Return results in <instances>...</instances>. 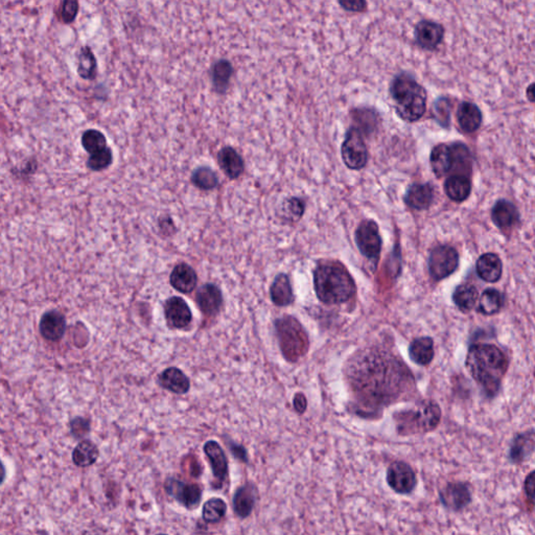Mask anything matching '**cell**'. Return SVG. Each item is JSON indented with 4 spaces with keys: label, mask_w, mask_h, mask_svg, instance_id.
<instances>
[{
    "label": "cell",
    "mask_w": 535,
    "mask_h": 535,
    "mask_svg": "<svg viewBox=\"0 0 535 535\" xmlns=\"http://www.w3.org/2000/svg\"><path fill=\"white\" fill-rule=\"evenodd\" d=\"M112 151L109 148H104L100 152L91 154L87 161L89 169L93 170H102L107 169L112 163Z\"/></svg>",
    "instance_id": "obj_41"
},
{
    "label": "cell",
    "mask_w": 535,
    "mask_h": 535,
    "mask_svg": "<svg viewBox=\"0 0 535 535\" xmlns=\"http://www.w3.org/2000/svg\"><path fill=\"white\" fill-rule=\"evenodd\" d=\"M535 441L531 436L519 435L512 442L510 449V457L512 461H523L527 453L534 449Z\"/></svg>",
    "instance_id": "obj_39"
},
{
    "label": "cell",
    "mask_w": 535,
    "mask_h": 535,
    "mask_svg": "<svg viewBox=\"0 0 535 535\" xmlns=\"http://www.w3.org/2000/svg\"><path fill=\"white\" fill-rule=\"evenodd\" d=\"M338 2L347 12L364 13L367 10L366 0H338Z\"/></svg>",
    "instance_id": "obj_45"
},
{
    "label": "cell",
    "mask_w": 535,
    "mask_h": 535,
    "mask_svg": "<svg viewBox=\"0 0 535 535\" xmlns=\"http://www.w3.org/2000/svg\"><path fill=\"white\" fill-rule=\"evenodd\" d=\"M387 483L395 493L408 495L411 493L416 486V475L408 463L393 462L387 471Z\"/></svg>",
    "instance_id": "obj_11"
},
{
    "label": "cell",
    "mask_w": 535,
    "mask_h": 535,
    "mask_svg": "<svg viewBox=\"0 0 535 535\" xmlns=\"http://www.w3.org/2000/svg\"><path fill=\"white\" fill-rule=\"evenodd\" d=\"M196 301L203 315L213 318L217 316L222 309V291L215 283H206L196 292Z\"/></svg>",
    "instance_id": "obj_14"
},
{
    "label": "cell",
    "mask_w": 535,
    "mask_h": 535,
    "mask_svg": "<svg viewBox=\"0 0 535 535\" xmlns=\"http://www.w3.org/2000/svg\"><path fill=\"white\" fill-rule=\"evenodd\" d=\"M435 196L431 183H413L408 187L404 196V202L413 211H427L430 208Z\"/></svg>",
    "instance_id": "obj_15"
},
{
    "label": "cell",
    "mask_w": 535,
    "mask_h": 535,
    "mask_svg": "<svg viewBox=\"0 0 535 535\" xmlns=\"http://www.w3.org/2000/svg\"><path fill=\"white\" fill-rule=\"evenodd\" d=\"M165 321L169 327L172 329H184L189 327L193 321V313L191 307L184 299L178 296H172L167 299L163 307Z\"/></svg>",
    "instance_id": "obj_12"
},
{
    "label": "cell",
    "mask_w": 535,
    "mask_h": 535,
    "mask_svg": "<svg viewBox=\"0 0 535 535\" xmlns=\"http://www.w3.org/2000/svg\"><path fill=\"white\" fill-rule=\"evenodd\" d=\"M434 341L430 337L416 338L409 346V357L419 366H428L433 361Z\"/></svg>",
    "instance_id": "obj_30"
},
{
    "label": "cell",
    "mask_w": 535,
    "mask_h": 535,
    "mask_svg": "<svg viewBox=\"0 0 535 535\" xmlns=\"http://www.w3.org/2000/svg\"><path fill=\"white\" fill-rule=\"evenodd\" d=\"M227 504L221 498H211L202 508V519L207 524H217L226 515Z\"/></svg>",
    "instance_id": "obj_36"
},
{
    "label": "cell",
    "mask_w": 535,
    "mask_h": 535,
    "mask_svg": "<svg viewBox=\"0 0 535 535\" xmlns=\"http://www.w3.org/2000/svg\"><path fill=\"white\" fill-rule=\"evenodd\" d=\"M270 297L276 307H289L294 302V291L287 273H279L275 276L270 287Z\"/></svg>",
    "instance_id": "obj_22"
},
{
    "label": "cell",
    "mask_w": 535,
    "mask_h": 535,
    "mask_svg": "<svg viewBox=\"0 0 535 535\" xmlns=\"http://www.w3.org/2000/svg\"><path fill=\"white\" fill-rule=\"evenodd\" d=\"M353 127L359 129L362 134H371L377 130L381 117L375 109L370 107H360L351 111Z\"/></svg>",
    "instance_id": "obj_27"
},
{
    "label": "cell",
    "mask_w": 535,
    "mask_h": 535,
    "mask_svg": "<svg viewBox=\"0 0 535 535\" xmlns=\"http://www.w3.org/2000/svg\"><path fill=\"white\" fill-rule=\"evenodd\" d=\"M100 457V449L98 445L93 441L85 439L76 445L73 451L74 464L76 466L85 469V467L91 466L98 461Z\"/></svg>",
    "instance_id": "obj_31"
},
{
    "label": "cell",
    "mask_w": 535,
    "mask_h": 535,
    "mask_svg": "<svg viewBox=\"0 0 535 535\" xmlns=\"http://www.w3.org/2000/svg\"><path fill=\"white\" fill-rule=\"evenodd\" d=\"M205 455L211 464L215 479L222 484L228 476V459L220 443L216 440H208L203 447Z\"/></svg>",
    "instance_id": "obj_18"
},
{
    "label": "cell",
    "mask_w": 535,
    "mask_h": 535,
    "mask_svg": "<svg viewBox=\"0 0 535 535\" xmlns=\"http://www.w3.org/2000/svg\"><path fill=\"white\" fill-rule=\"evenodd\" d=\"M67 323L65 316L56 310L45 312L39 322V331L43 339L49 342H60L66 333Z\"/></svg>",
    "instance_id": "obj_13"
},
{
    "label": "cell",
    "mask_w": 535,
    "mask_h": 535,
    "mask_svg": "<svg viewBox=\"0 0 535 535\" xmlns=\"http://www.w3.org/2000/svg\"><path fill=\"white\" fill-rule=\"evenodd\" d=\"M274 324L283 357L290 362L298 361L309 351L307 331L293 316L281 317L275 321Z\"/></svg>",
    "instance_id": "obj_6"
},
{
    "label": "cell",
    "mask_w": 535,
    "mask_h": 535,
    "mask_svg": "<svg viewBox=\"0 0 535 535\" xmlns=\"http://www.w3.org/2000/svg\"><path fill=\"white\" fill-rule=\"evenodd\" d=\"M449 107V104H447V100H443V98H441V100H438V102L435 104V111L436 114H437V119L439 122H440L442 126L445 127V122H449V119H447V117L445 115V109Z\"/></svg>",
    "instance_id": "obj_47"
},
{
    "label": "cell",
    "mask_w": 535,
    "mask_h": 535,
    "mask_svg": "<svg viewBox=\"0 0 535 535\" xmlns=\"http://www.w3.org/2000/svg\"><path fill=\"white\" fill-rule=\"evenodd\" d=\"M441 502L445 507L452 510H462L471 501V491L469 487L459 482L449 483L439 493Z\"/></svg>",
    "instance_id": "obj_17"
},
{
    "label": "cell",
    "mask_w": 535,
    "mask_h": 535,
    "mask_svg": "<svg viewBox=\"0 0 535 535\" xmlns=\"http://www.w3.org/2000/svg\"><path fill=\"white\" fill-rule=\"evenodd\" d=\"M454 155H455V165L454 174L465 175L467 176L471 172V157L469 148L461 143H453Z\"/></svg>",
    "instance_id": "obj_38"
},
{
    "label": "cell",
    "mask_w": 535,
    "mask_h": 535,
    "mask_svg": "<svg viewBox=\"0 0 535 535\" xmlns=\"http://www.w3.org/2000/svg\"><path fill=\"white\" fill-rule=\"evenodd\" d=\"M442 25L430 20H421L417 23L414 30V38L421 49L434 50L437 49L443 39Z\"/></svg>",
    "instance_id": "obj_16"
},
{
    "label": "cell",
    "mask_w": 535,
    "mask_h": 535,
    "mask_svg": "<svg viewBox=\"0 0 535 535\" xmlns=\"http://www.w3.org/2000/svg\"><path fill=\"white\" fill-rule=\"evenodd\" d=\"M476 271L482 281L491 283H498L503 273V264L495 253H486L478 259Z\"/></svg>",
    "instance_id": "obj_24"
},
{
    "label": "cell",
    "mask_w": 535,
    "mask_h": 535,
    "mask_svg": "<svg viewBox=\"0 0 535 535\" xmlns=\"http://www.w3.org/2000/svg\"><path fill=\"white\" fill-rule=\"evenodd\" d=\"M230 449L233 455L235 456L237 459H241L242 461H247L246 449L242 445H233L230 447Z\"/></svg>",
    "instance_id": "obj_49"
},
{
    "label": "cell",
    "mask_w": 535,
    "mask_h": 535,
    "mask_svg": "<svg viewBox=\"0 0 535 535\" xmlns=\"http://www.w3.org/2000/svg\"><path fill=\"white\" fill-rule=\"evenodd\" d=\"M314 290L317 298L324 305L348 302L357 294V285L341 261L323 259L313 270Z\"/></svg>",
    "instance_id": "obj_3"
},
{
    "label": "cell",
    "mask_w": 535,
    "mask_h": 535,
    "mask_svg": "<svg viewBox=\"0 0 535 535\" xmlns=\"http://www.w3.org/2000/svg\"><path fill=\"white\" fill-rule=\"evenodd\" d=\"M452 298L460 311L463 313H469L477 305L479 293L475 286L463 283L456 288Z\"/></svg>",
    "instance_id": "obj_33"
},
{
    "label": "cell",
    "mask_w": 535,
    "mask_h": 535,
    "mask_svg": "<svg viewBox=\"0 0 535 535\" xmlns=\"http://www.w3.org/2000/svg\"><path fill=\"white\" fill-rule=\"evenodd\" d=\"M445 195L454 202H463L471 193V182L469 176L453 174L445 181Z\"/></svg>",
    "instance_id": "obj_26"
},
{
    "label": "cell",
    "mask_w": 535,
    "mask_h": 535,
    "mask_svg": "<svg viewBox=\"0 0 535 535\" xmlns=\"http://www.w3.org/2000/svg\"><path fill=\"white\" fill-rule=\"evenodd\" d=\"M355 242L362 257L370 263L373 272L377 271L383 247L379 224L372 219L362 221L355 229Z\"/></svg>",
    "instance_id": "obj_7"
},
{
    "label": "cell",
    "mask_w": 535,
    "mask_h": 535,
    "mask_svg": "<svg viewBox=\"0 0 535 535\" xmlns=\"http://www.w3.org/2000/svg\"><path fill=\"white\" fill-rule=\"evenodd\" d=\"M161 388L174 394H187L191 390V380L177 367H169L158 375Z\"/></svg>",
    "instance_id": "obj_21"
},
{
    "label": "cell",
    "mask_w": 535,
    "mask_h": 535,
    "mask_svg": "<svg viewBox=\"0 0 535 535\" xmlns=\"http://www.w3.org/2000/svg\"><path fill=\"white\" fill-rule=\"evenodd\" d=\"M341 157L345 167L351 170H361L368 163V148L359 129L351 126L345 133L341 146Z\"/></svg>",
    "instance_id": "obj_8"
},
{
    "label": "cell",
    "mask_w": 535,
    "mask_h": 535,
    "mask_svg": "<svg viewBox=\"0 0 535 535\" xmlns=\"http://www.w3.org/2000/svg\"><path fill=\"white\" fill-rule=\"evenodd\" d=\"M504 305L503 295L498 290L487 289L480 297L478 312L482 315H495L501 311Z\"/></svg>",
    "instance_id": "obj_34"
},
{
    "label": "cell",
    "mask_w": 535,
    "mask_h": 535,
    "mask_svg": "<svg viewBox=\"0 0 535 535\" xmlns=\"http://www.w3.org/2000/svg\"><path fill=\"white\" fill-rule=\"evenodd\" d=\"M457 121L463 132H476L482 124L481 110L473 102H463L458 108Z\"/></svg>",
    "instance_id": "obj_29"
},
{
    "label": "cell",
    "mask_w": 535,
    "mask_h": 535,
    "mask_svg": "<svg viewBox=\"0 0 535 535\" xmlns=\"http://www.w3.org/2000/svg\"><path fill=\"white\" fill-rule=\"evenodd\" d=\"M459 267V254L454 247L440 245L432 249L428 259L430 276L435 281H443Z\"/></svg>",
    "instance_id": "obj_9"
},
{
    "label": "cell",
    "mask_w": 535,
    "mask_h": 535,
    "mask_svg": "<svg viewBox=\"0 0 535 535\" xmlns=\"http://www.w3.org/2000/svg\"><path fill=\"white\" fill-rule=\"evenodd\" d=\"M233 67L228 60L217 61L211 67V76L213 88L216 93L223 95L229 88L231 78H233Z\"/></svg>",
    "instance_id": "obj_32"
},
{
    "label": "cell",
    "mask_w": 535,
    "mask_h": 535,
    "mask_svg": "<svg viewBox=\"0 0 535 535\" xmlns=\"http://www.w3.org/2000/svg\"><path fill=\"white\" fill-rule=\"evenodd\" d=\"M257 500V490L252 484L239 487L233 497V510L241 519L249 517L252 512Z\"/></svg>",
    "instance_id": "obj_28"
},
{
    "label": "cell",
    "mask_w": 535,
    "mask_h": 535,
    "mask_svg": "<svg viewBox=\"0 0 535 535\" xmlns=\"http://www.w3.org/2000/svg\"><path fill=\"white\" fill-rule=\"evenodd\" d=\"M305 201L299 196H291L283 203V208L289 215V219L299 221L305 213Z\"/></svg>",
    "instance_id": "obj_42"
},
{
    "label": "cell",
    "mask_w": 535,
    "mask_h": 535,
    "mask_svg": "<svg viewBox=\"0 0 535 535\" xmlns=\"http://www.w3.org/2000/svg\"><path fill=\"white\" fill-rule=\"evenodd\" d=\"M82 146L89 154H95L107 148L105 135L98 130H87L82 136Z\"/></svg>",
    "instance_id": "obj_40"
},
{
    "label": "cell",
    "mask_w": 535,
    "mask_h": 535,
    "mask_svg": "<svg viewBox=\"0 0 535 535\" xmlns=\"http://www.w3.org/2000/svg\"><path fill=\"white\" fill-rule=\"evenodd\" d=\"M170 285L177 291L189 294L196 289L198 283L196 273L187 264H179L172 270L170 277Z\"/></svg>",
    "instance_id": "obj_25"
},
{
    "label": "cell",
    "mask_w": 535,
    "mask_h": 535,
    "mask_svg": "<svg viewBox=\"0 0 535 535\" xmlns=\"http://www.w3.org/2000/svg\"><path fill=\"white\" fill-rule=\"evenodd\" d=\"M165 489L172 499L187 510H194L200 506L202 489L198 484L170 477L165 480Z\"/></svg>",
    "instance_id": "obj_10"
},
{
    "label": "cell",
    "mask_w": 535,
    "mask_h": 535,
    "mask_svg": "<svg viewBox=\"0 0 535 535\" xmlns=\"http://www.w3.org/2000/svg\"><path fill=\"white\" fill-rule=\"evenodd\" d=\"M98 62L93 50L82 47L78 54V74L84 80H93L97 76Z\"/></svg>",
    "instance_id": "obj_35"
},
{
    "label": "cell",
    "mask_w": 535,
    "mask_h": 535,
    "mask_svg": "<svg viewBox=\"0 0 535 535\" xmlns=\"http://www.w3.org/2000/svg\"><path fill=\"white\" fill-rule=\"evenodd\" d=\"M221 169L231 180L239 178L245 170L243 157L233 146H224L218 154Z\"/></svg>",
    "instance_id": "obj_23"
},
{
    "label": "cell",
    "mask_w": 535,
    "mask_h": 535,
    "mask_svg": "<svg viewBox=\"0 0 535 535\" xmlns=\"http://www.w3.org/2000/svg\"><path fill=\"white\" fill-rule=\"evenodd\" d=\"M293 404H294L295 410H296L299 414H302L303 412L305 411V409H307V399H305V396L302 393H297V394L295 395Z\"/></svg>",
    "instance_id": "obj_48"
},
{
    "label": "cell",
    "mask_w": 535,
    "mask_h": 535,
    "mask_svg": "<svg viewBox=\"0 0 535 535\" xmlns=\"http://www.w3.org/2000/svg\"><path fill=\"white\" fill-rule=\"evenodd\" d=\"M346 380L355 401L366 410H382L415 387L413 375L391 351L370 347L349 359Z\"/></svg>",
    "instance_id": "obj_1"
},
{
    "label": "cell",
    "mask_w": 535,
    "mask_h": 535,
    "mask_svg": "<svg viewBox=\"0 0 535 535\" xmlns=\"http://www.w3.org/2000/svg\"><path fill=\"white\" fill-rule=\"evenodd\" d=\"M396 430L401 435L423 434L437 428L441 418V410L437 404L425 401L413 409L393 414Z\"/></svg>",
    "instance_id": "obj_5"
},
{
    "label": "cell",
    "mask_w": 535,
    "mask_h": 535,
    "mask_svg": "<svg viewBox=\"0 0 535 535\" xmlns=\"http://www.w3.org/2000/svg\"><path fill=\"white\" fill-rule=\"evenodd\" d=\"M390 97L394 102L395 112L401 121H419L427 111V91L412 74L401 73L391 81Z\"/></svg>",
    "instance_id": "obj_4"
},
{
    "label": "cell",
    "mask_w": 535,
    "mask_h": 535,
    "mask_svg": "<svg viewBox=\"0 0 535 535\" xmlns=\"http://www.w3.org/2000/svg\"><path fill=\"white\" fill-rule=\"evenodd\" d=\"M430 165L437 178H442L453 172L455 165L453 146L440 143L434 146L430 155Z\"/></svg>",
    "instance_id": "obj_19"
},
{
    "label": "cell",
    "mask_w": 535,
    "mask_h": 535,
    "mask_svg": "<svg viewBox=\"0 0 535 535\" xmlns=\"http://www.w3.org/2000/svg\"><path fill=\"white\" fill-rule=\"evenodd\" d=\"M526 95H527L528 100H529L530 102H535V83L528 87Z\"/></svg>",
    "instance_id": "obj_50"
},
{
    "label": "cell",
    "mask_w": 535,
    "mask_h": 535,
    "mask_svg": "<svg viewBox=\"0 0 535 535\" xmlns=\"http://www.w3.org/2000/svg\"><path fill=\"white\" fill-rule=\"evenodd\" d=\"M491 220L502 231H510L519 223V211L510 201L501 199L491 209Z\"/></svg>",
    "instance_id": "obj_20"
},
{
    "label": "cell",
    "mask_w": 535,
    "mask_h": 535,
    "mask_svg": "<svg viewBox=\"0 0 535 535\" xmlns=\"http://www.w3.org/2000/svg\"><path fill=\"white\" fill-rule=\"evenodd\" d=\"M78 13V0H63L59 8L58 18L64 25L73 23Z\"/></svg>",
    "instance_id": "obj_43"
},
{
    "label": "cell",
    "mask_w": 535,
    "mask_h": 535,
    "mask_svg": "<svg viewBox=\"0 0 535 535\" xmlns=\"http://www.w3.org/2000/svg\"><path fill=\"white\" fill-rule=\"evenodd\" d=\"M192 182L203 191H211L219 184V177L211 167H202L196 169L192 175Z\"/></svg>",
    "instance_id": "obj_37"
},
{
    "label": "cell",
    "mask_w": 535,
    "mask_h": 535,
    "mask_svg": "<svg viewBox=\"0 0 535 535\" xmlns=\"http://www.w3.org/2000/svg\"><path fill=\"white\" fill-rule=\"evenodd\" d=\"M465 366L469 375L481 386L488 396H495L507 372V355L493 344L479 343L469 347Z\"/></svg>",
    "instance_id": "obj_2"
},
{
    "label": "cell",
    "mask_w": 535,
    "mask_h": 535,
    "mask_svg": "<svg viewBox=\"0 0 535 535\" xmlns=\"http://www.w3.org/2000/svg\"><path fill=\"white\" fill-rule=\"evenodd\" d=\"M525 493L535 503V471H531L525 480Z\"/></svg>",
    "instance_id": "obj_46"
},
{
    "label": "cell",
    "mask_w": 535,
    "mask_h": 535,
    "mask_svg": "<svg viewBox=\"0 0 535 535\" xmlns=\"http://www.w3.org/2000/svg\"><path fill=\"white\" fill-rule=\"evenodd\" d=\"M69 427L74 437L82 438L90 432V421L84 417H74L71 419Z\"/></svg>",
    "instance_id": "obj_44"
}]
</instances>
